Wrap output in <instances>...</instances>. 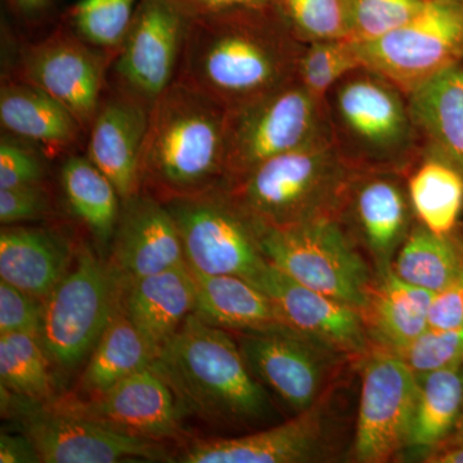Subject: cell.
<instances>
[{
  "instance_id": "cell-1",
  "label": "cell",
  "mask_w": 463,
  "mask_h": 463,
  "mask_svg": "<svg viewBox=\"0 0 463 463\" xmlns=\"http://www.w3.org/2000/svg\"><path fill=\"white\" fill-rule=\"evenodd\" d=\"M304 47L273 5L188 17L174 80L236 111L295 80Z\"/></svg>"
},
{
  "instance_id": "cell-2",
  "label": "cell",
  "mask_w": 463,
  "mask_h": 463,
  "mask_svg": "<svg viewBox=\"0 0 463 463\" xmlns=\"http://www.w3.org/2000/svg\"><path fill=\"white\" fill-rule=\"evenodd\" d=\"M172 390L183 416L245 426L269 416L267 390L249 370L231 332L192 313L149 365Z\"/></svg>"
},
{
  "instance_id": "cell-3",
  "label": "cell",
  "mask_w": 463,
  "mask_h": 463,
  "mask_svg": "<svg viewBox=\"0 0 463 463\" xmlns=\"http://www.w3.org/2000/svg\"><path fill=\"white\" fill-rule=\"evenodd\" d=\"M227 120L223 108L174 80L149 109L142 194L166 203L224 185Z\"/></svg>"
},
{
  "instance_id": "cell-4",
  "label": "cell",
  "mask_w": 463,
  "mask_h": 463,
  "mask_svg": "<svg viewBox=\"0 0 463 463\" xmlns=\"http://www.w3.org/2000/svg\"><path fill=\"white\" fill-rule=\"evenodd\" d=\"M331 141L356 172L412 170L422 156L407 94L383 75L361 67L326 97Z\"/></svg>"
},
{
  "instance_id": "cell-5",
  "label": "cell",
  "mask_w": 463,
  "mask_h": 463,
  "mask_svg": "<svg viewBox=\"0 0 463 463\" xmlns=\"http://www.w3.org/2000/svg\"><path fill=\"white\" fill-rule=\"evenodd\" d=\"M355 172L328 139L269 158L223 188L259 224L285 228L337 218Z\"/></svg>"
},
{
  "instance_id": "cell-6",
  "label": "cell",
  "mask_w": 463,
  "mask_h": 463,
  "mask_svg": "<svg viewBox=\"0 0 463 463\" xmlns=\"http://www.w3.org/2000/svg\"><path fill=\"white\" fill-rule=\"evenodd\" d=\"M255 223L261 251L273 267L300 285L362 313L374 269L337 218L285 228Z\"/></svg>"
},
{
  "instance_id": "cell-7",
  "label": "cell",
  "mask_w": 463,
  "mask_h": 463,
  "mask_svg": "<svg viewBox=\"0 0 463 463\" xmlns=\"http://www.w3.org/2000/svg\"><path fill=\"white\" fill-rule=\"evenodd\" d=\"M328 139L331 132L326 102L316 99L295 79L228 112L224 185L269 158Z\"/></svg>"
},
{
  "instance_id": "cell-8",
  "label": "cell",
  "mask_w": 463,
  "mask_h": 463,
  "mask_svg": "<svg viewBox=\"0 0 463 463\" xmlns=\"http://www.w3.org/2000/svg\"><path fill=\"white\" fill-rule=\"evenodd\" d=\"M164 203L178 227L191 270L240 277L257 288L269 261L254 219L223 187Z\"/></svg>"
},
{
  "instance_id": "cell-9",
  "label": "cell",
  "mask_w": 463,
  "mask_h": 463,
  "mask_svg": "<svg viewBox=\"0 0 463 463\" xmlns=\"http://www.w3.org/2000/svg\"><path fill=\"white\" fill-rule=\"evenodd\" d=\"M123 283L90 246L44 301L41 340L52 364L72 370L93 352L120 301Z\"/></svg>"
},
{
  "instance_id": "cell-10",
  "label": "cell",
  "mask_w": 463,
  "mask_h": 463,
  "mask_svg": "<svg viewBox=\"0 0 463 463\" xmlns=\"http://www.w3.org/2000/svg\"><path fill=\"white\" fill-rule=\"evenodd\" d=\"M2 410L14 414L44 463L169 461L164 441L115 430L76 414L18 397L2 388Z\"/></svg>"
},
{
  "instance_id": "cell-11",
  "label": "cell",
  "mask_w": 463,
  "mask_h": 463,
  "mask_svg": "<svg viewBox=\"0 0 463 463\" xmlns=\"http://www.w3.org/2000/svg\"><path fill=\"white\" fill-rule=\"evenodd\" d=\"M364 67L405 94L419 88L463 54V5L430 0L405 25L370 42L356 43Z\"/></svg>"
},
{
  "instance_id": "cell-12",
  "label": "cell",
  "mask_w": 463,
  "mask_h": 463,
  "mask_svg": "<svg viewBox=\"0 0 463 463\" xmlns=\"http://www.w3.org/2000/svg\"><path fill=\"white\" fill-rule=\"evenodd\" d=\"M241 353L255 379L295 413L323 401L340 353L289 327L237 334Z\"/></svg>"
},
{
  "instance_id": "cell-13",
  "label": "cell",
  "mask_w": 463,
  "mask_h": 463,
  "mask_svg": "<svg viewBox=\"0 0 463 463\" xmlns=\"http://www.w3.org/2000/svg\"><path fill=\"white\" fill-rule=\"evenodd\" d=\"M420 379L401 356L380 349L362 367L354 447L358 462L380 463L407 447Z\"/></svg>"
},
{
  "instance_id": "cell-14",
  "label": "cell",
  "mask_w": 463,
  "mask_h": 463,
  "mask_svg": "<svg viewBox=\"0 0 463 463\" xmlns=\"http://www.w3.org/2000/svg\"><path fill=\"white\" fill-rule=\"evenodd\" d=\"M337 221L371 261L374 272L392 267L416 222L407 175L374 170L355 172Z\"/></svg>"
},
{
  "instance_id": "cell-15",
  "label": "cell",
  "mask_w": 463,
  "mask_h": 463,
  "mask_svg": "<svg viewBox=\"0 0 463 463\" xmlns=\"http://www.w3.org/2000/svg\"><path fill=\"white\" fill-rule=\"evenodd\" d=\"M44 404L151 440H181L184 437L183 413L175 397L151 367L130 374L94 397L70 394Z\"/></svg>"
},
{
  "instance_id": "cell-16",
  "label": "cell",
  "mask_w": 463,
  "mask_h": 463,
  "mask_svg": "<svg viewBox=\"0 0 463 463\" xmlns=\"http://www.w3.org/2000/svg\"><path fill=\"white\" fill-rule=\"evenodd\" d=\"M187 21L172 0H139L116 62L125 94L151 109L172 85Z\"/></svg>"
},
{
  "instance_id": "cell-17",
  "label": "cell",
  "mask_w": 463,
  "mask_h": 463,
  "mask_svg": "<svg viewBox=\"0 0 463 463\" xmlns=\"http://www.w3.org/2000/svg\"><path fill=\"white\" fill-rule=\"evenodd\" d=\"M257 288L272 298L288 327L344 356L367 355L371 340L355 307L289 279L269 263Z\"/></svg>"
},
{
  "instance_id": "cell-18",
  "label": "cell",
  "mask_w": 463,
  "mask_h": 463,
  "mask_svg": "<svg viewBox=\"0 0 463 463\" xmlns=\"http://www.w3.org/2000/svg\"><path fill=\"white\" fill-rule=\"evenodd\" d=\"M184 263L181 234L165 203L142 192L123 201L109 259L121 283Z\"/></svg>"
},
{
  "instance_id": "cell-19",
  "label": "cell",
  "mask_w": 463,
  "mask_h": 463,
  "mask_svg": "<svg viewBox=\"0 0 463 463\" xmlns=\"http://www.w3.org/2000/svg\"><path fill=\"white\" fill-rule=\"evenodd\" d=\"M24 75L27 83L62 105L81 128H90L99 109L102 65L78 38L58 33L33 47L24 60Z\"/></svg>"
},
{
  "instance_id": "cell-20",
  "label": "cell",
  "mask_w": 463,
  "mask_h": 463,
  "mask_svg": "<svg viewBox=\"0 0 463 463\" xmlns=\"http://www.w3.org/2000/svg\"><path fill=\"white\" fill-rule=\"evenodd\" d=\"M323 401L289 421L232 439L196 440L179 456L182 463H298L319 458L325 449Z\"/></svg>"
},
{
  "instance_id": "cell-21",
  "label": "cell",
  "mask_w": 463,
  "mask_h": 463,
  "mask_svg": "<svg viewBox=\"0 0 463 463\" xmlns=\"http://www.w3.org/2000/svg\"><path fill=\"white\" fill-rule=\"evenodd\" d=\"M149 109L133 97H116L99 106L90 125V160L115 185L121 201L141 192V155Z\"/></svg>"
},
{
  "instance_id": "cell-22",
  "label": "cell",
  "mask_w": 463,
  "mask_h": 463,
  "mask_svg": "<svg viewBox=\"0 0 463 463\" xmlns=\"http://www.w3.org/2000/svg\"><path fill=\"white\" fill-rule=\"evenodd\" d=\"M121 304L155 358L194 312L196 283L187 263L123 283Z\"/></svg>"
},
{
  "instance_id": "cell-23",
  "label": "cell",
  "mask_w": 463,
  "mask_h": 463,
  "mask_svg": "<svg viewBox=\"0 0 463 463\" xmlns=\"http://www.w3.org/2000/svg\"><path fill=\"white\" fill-rule=\"evenodd\" d=\"M63 234L41 227L5 225L0 233V279L33 297H50L74 264Z\"/></svg>"
},
{
  "instance_id": "cell-24",
  "label": "cell",
  "mask_w": 463,
  "mask_h": 463,
  "mask_svg": "<svg viewBox=\"0 0 463 463\" xmlns=\"http://www.w3.org/2000/svg\"><path fill=\"white\" fill-rule=\"evenodd\" d=\"M422 154L452 164L463 174V65L448 66L407 96Z\"/></svg>"
},
{
  "instance_id": "cell-25",
  "label": "cell",
  "mask_w": 463,
  "mask_h": 463,
  "mask_svg": "<svg viewBox=\"0 0 463 463\" xmlns=\"http://www.w3.org/2000/svg\"><path fill=\"white\" fill-rule=\"evenodd\" d=\"M435 292L399 279L392 267L374 272L362 316L373 343L397 353L429 330Z\"/></svg>"
},
{
  "instance_id": "cell-26",
  "label": "cell",
  "mask_w": 463,
  "mask_h": 463,
  "mask_svg": "<svg viewBox=\"0 0 463 463\" xmlns=\"http://www.w3.org/2000/svg\"><path fill=\"white\" fill-rule=\"evenodd\" d=\"M192 273L196 283L194 313L207 325L231 334L288 327L272 298L246 279Z\"/></svg>"
},
{
  "instance_id": "cell-27",
  "label": "cell",
  "mask_w": 463,
  "mask_h": 463,
  "mask_svg": "<svg viewBox=\"0 0 463 463\" xmlns=\"http://www.w3.org/2000/svg\"><path fill=\"white\" fill-rule=\"evenodd\" d=\"M0 121L16 138L52 149L71 145L81 129L62 105L29 83L3 85Z\"/></svg>"
},
{
  "instance_id": "cell-28",
  "label": "cell",
  "mask_w": 463,
  "mask_h": 463,
  "mask_svg": "<svg viewBox=\"0 0 463 463\" xmlns=\"http://www.w3.org/2000/svg\"><path fill=\"white\" fill-rule=\"evenodd\" d=\"M155 354L141 332L125 313L118 301L111 318L91 352L74 395L94 397L130 374L148 368Z\"/></svg>"
},
{
  "instance_id": "cell-29",
  "label": "cell",
  "mask_w": 463,
  "mask_h": 463,
  "mask_svg": "<svg viewBox=\"0 0 463 463\" xmlns=\"http://www.w3.org/2000/svg\"><path fill=\"white\" fill-rule=\"evenodd\" d=\"M407 187L420 223L441 236L455 232L463 210V174L457 167L422 154L407 174Z\"/></svg>"
},
{
  "instance_id": "cell-30",
  "label": "cell",
  "mask_w": 463,
  "mask_h": 463,
  "mask_svg": "<svg viewBox=\"0 0 463 463\" xmlns=\"http://www.w3.org/2000/svg\"><path fill=\"white\" fill-rule=\"evenodd\" d=\"M61 183L67 203L94 240L100 246L111 243L123 201L108 176L90 157L72 156L62 165Z\"/></svg>"
},
{
  "instance_id": "cell-31",
  "label": "cell",
  "mask_w": 463,
  "mask_h": 463,
  "mask_svg": "<svg viewBox=\"0 0 463 463\" xmlns=\"http://www.w3.org/2000/svg\"><path fill=\"white\" fill-rule=\"evenodd\" d=\"M463 414V364L431 371L420 379L407 447L430 449L456 428Z\"/></svg>"
},
{
  "instance_id": "cell-32",
  "label": "cell",
  "mask_w": 463,
  "mask_h": 463,
  "mask_svg": "<svg viewBox=\"0 0 463 463\" xmlns=\"http://www.w3.org/2000/svg\"><path fill=\"white\" fill-rule=\"evenodd\" d=\"M462 264L461 241L453 233H434L416 219L392 268L403 281L438 294L452 282Z\"/></svg>"
},
{
  "instance_id": "cell-33",
  "label": "cell",
  "mask_w": 463,
  "mask_h": 463,
  "mask_svg": "<svg viewBox=\"0 0 463 463\" xmlns=\"http://www.w3.org/2000/svg\"><path fill=\"white\" fill-rule=\"evenodd\" d=\"M51 358L41 336L30 334L0 335L2 386L36 403H50L54 397Z\"/></svg>"
},
{
  "instance_id": "cell-34",
  "label": "cell",
  "mask_w": 463,
  "mask_h": 463,
  "mask_svg": "<svg viewBox=\"0 0 463 463\" xmlns=\"http://www.w3.org/2000/svg\"><path fill=\"white\" fill-rule=\"evenodd\" d=\"M283 23L304 44L350 41L346 0H273Z\"/></svg>"
},
{
  "instance_id": "cell-35",
  "label": "cell",
  "mask_w": 463,
  "mask_h": 463,
  "mask_svg": "<svg viewBox=\"0 0 463 463\" xmlns=\"http://www.w3.org/2000/svg\"><path fill=\"white\" fill-rule=\"evenodd\" d=\"M361 67L364 66L355 42L343 39L309 43L301 52L297 79L316 99L326 102L332 88Z\"/></svg>"
},
{
  "instance_id": "cell-36",
  "label": "cell",
  "mask_w": 463,
  "mask_h": 463,
  "mask_svg": "<svg viewBox=\"0 0 463 463\" xmlns=\"http://www.w3.org/2000/svg\"><path fill=\"white\" fill-rule=\"evenodd\" d=\"M139 0H78L70 9L76 35L97 47L123 44Z\"/></svg>"
},
{
  "instance_id": "cell-37",
  "label": "cell",
  "mask_w": 463,
  "mask_h": 463,
  "mask_svg": "<svg viewBox=\"0 0 463 463\" xmlns=\"http://www.w3.org/2000/svg\"><path fill=\"white\" fill-rule=\"evenodd\" d=\"M430 0H346L350 41L380 38L412 21Z\"/></svg>"
},
{
  "instance_id": "cell-38",
  "label": "cell",
  "mask_w": 463,
  "mask_h": 463,
  "mask_svg": "<svg viewBox=\"0 0 463 463\" xmlns=\"http://www.w3.org/2000/svg\"><path fill=\"white\" fill-rule=\"evenodd\" d=\"M419 379L431 371L463 364V323L448 328H429L411 345L394 353Z\"/></svg>"
},
{
  "instance_id": "cell-39",
  "label": "cell",
  "mask_w": 463,
  "mask_h": 463,
  "mask_svg": "<svg viewBox=\"0 0 463 463\" xmlns=\"http://www.w3.org/2000/svg\"><path fill=\"white\" fill-rule=\"evenodd\" d=\"M44 301L0 281V335L30 334L41 336Z\"/></svg>"
},
{
  "instance_id": "cell-40",
  "label": "cell",
  "mask_w": 463,
  "mask_h": 463,
  "mask_svg": "<svg viewBox=\"0 0 463 463\" xmlns=\"http://www.w3.org/2000/svg\"><path fill=\"white\" fill-rule=\"evenodd\" d=\"M44 169L38 152L8 134L0 142V190L42 184Z\"/></svg>"
},
{
  "instance_id": "cell-41",
  "label": "cell",
  "mask_w": 463,
  "mask_h": 463,
  "mask_svg": "<svg viewBox=\"0 0 463 463\" xmlns=\"http://www.w3.org/2000/svg\"><path fill=\"white\" fill-rule=\"evenodd\" d=\"M50 212V196L42 184L0 190V222L3 225L35 221Z\"/></svg>"
},
{
  "instance_id": "cell-42",
  "label": "cell",
  "mask_w": 463,
  "mask_h": 463,
  "mask_svg": "<svg viewBox=\"0 0 463 463\" xmlns=\"http://www.w3.org/2000/svg\"><path fill=\"white\" fill-rule=\"evenodd\" d=\"M463 323V264L452 282L435 294L429 328H448Z\"/></svg>"
},
{
  "instance_id": "cell-43",
  "label": "cell",
  "mask_w": 463,
  "mask_h": 463,
  "mask_svg": "<svg viewBox=\"0 0 463 463\" xmlns=\"http://www.w3.org/2000/svg\"><path fill=\"white\" fill-rule=\"evenodd\" d=\"M187 17L209 16L237 9L264 8L273 0H172Z\"/></svg>"
},
{
  "instance_id": "cell-44",
  "label": "cell",
  "mask_w": 463,
  "mask_h": 463,
  "mask_svg": "<svg viewBox=\"0 0 463 463\" xmlns=\"http://www.w3.org/2000/svg\"><path fill=\"white\" fill-rule=\"evenodd\" d=\"M42 462L32 439L24 432L0 435V463Z\"/></svg>"
},
{
  "instance_id": "cell-45",
  "label": "cell",
  "mask_w": 463,
  "mask_h": 463,
  "mask_svg": "<svg viewBox=\"0 0 463 463\" xmlns=\"http://www.w3.org/2000/svg\"><path fill=\"white\" fill-rule=\"evenodd\" d=\"M8 2L17 14L25 17H33L50 7L52 0H8Z\"/></svg>"
},
{
  "instance_id": "cell-46",
  "label": "cell",
  "mask_w": 463,
  "mask_h": 463,
  "mask_svg": "<svg viewBox=\"0 0 463 463\" xmlns=\"http://www.w3.org/2000/svg\"><path fill=\"white\" fill-rule=\"evenodd\" d=\"M426 461L432 463H463V443L443 450V452H437L432 456H428Z\"/></svg>"
},
{
  "instance_id": "cell-47",
  "label": "cell",
  "mask_w": 463,
  "mask_h": 463,
  "mask_svg": "<svg viewBox=\"0 0 463 463\" xmlns=\"http://www.w3.org/2000/svg\"><path fill=\"white\" fill-rule=\"evenodd\" d=\"M440 2L458 3V5H463V0H440Z\"/></svg>"
},
{
  "instance_id": "cell-48",
  "label": "cell",
  "mask_w": 463,
  "mask_h": 463,
  "mask_svg": "<svg viewBox=\"0 0 463 463\" xmlns=\"http://www.w3.org/2000/svg\"><path fill=\"white\" fill-rule=\"evenodd\" d=\"M461 63H462V65H463V54H462V58H461Z\"/></svg>"
},
{
  "instance_id": "cell-49",
  "label": "cell",
  "mask_w": 463,
  "mask_h": 463,
  "mask_svg": "<svg viewBox=\"0 0 463 463\" xmlns=\"http://www.w3.org/2000/svg\"><path fill=\"white\" fill-rule=\"evenodd\" d=\"M462 428H463V425H462Z\"/></svg>"
}]
</instances>
